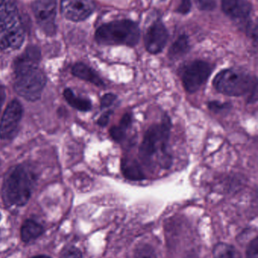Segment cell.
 <instances>
[{"label": "cell", "mask_w": 258, "mask_h": 258, "mask_svg": "<svg viewBox=\"0 0 258 258\" xmlns=\"http://www.w3.org/2000/svg\"><path fill=\"white\" fill-rule=\"evenodd\" d=\"M171 126V119L166 116L161 123L154 124L148 128L139 146V155L142 162L149 164L154 155L160 152V166L165 169L171 166L172 158L168 153Z\"/></svg>", "instance_id": "obj_1"}, {"label": "cell", "mask_w": 258, "mask_h": 258, "mask_svg": "<svg viewBox=\"0 0 258 258\" xmlns=\"http://www.w3.org/2000/svg\"><path fill=\"white\" fill-rule=\"evenodd\" d=\"M24 28L15 0H0V48L17 49L24 40Z\"/></svg>", "instance_id": "obj_2"}, {"label": "cell", "mask_w": 258, "mask_h": 258, "mask_svg": "<svg viewBox=\"0 0 258 258\" xmlns=\"http://www.w3.org/2000/svg\"><path fill=\"white\" fill-rule=\"evenodd\" d=\"M139 24L129 19L117 20L100 26L95 39L103 45H126L134 47L140 39Z\"/></svg>", "instance_id": "obj_3"}, {"label": "cell", "mask_w": 258, "mask_h": 258, "mask_svg": "<svg viewBox=\"0 0 258 258\" xmlns=\"http://www.w3.org/2000/svg\"><path fill=\"white\" fill-rule=\"evenodd\" d=\"M33 178L31 173L22 165L9 172L3 186V197L8 206H23L31 196Z\"/></svg>", "instance_id": "obj_4"}, {"label": "cell", "mask_w": 258, "mask_h": 258, "mask_svg": "<svg viewBox=\"0 0 258 258\" xmlns=\"http://www.w3.org/2000/svg\"><path fill=\"white\" fill-rule=\"evenodd\" d=\"M215 89L220 93L230 97H239L251 94L257 89V79L240 70L224 69L220 71L213 80Z\"/></svg>", "instance_id": "obj_5"}, {"label": "cell", "mask_w": 258, "mask_h": 258, "mask_svg": "<svg viewBox=\"0 0 258 258\" xmlns=\"http://www.w3.org/2000/svg\"><path fill=\"white\" fill-rule=\"evenodd\" d=\"M45 83V74L37 68L15 77L14 89L24 99L35 101L40 98Z\"/></svg>", "instance_id": "obj_6"}, {"label": "cell", "mask_w": 258, "mask_h": 258, "mask_svg": "<svg viewBox=\"0 0 258 258\" xmlns=\"http://www.w3.org/2000/svg\"><path fill=\"white\" fill-rule=\"evenodd\" d=\"M209 62L195 60L185 65L182 71V83L186 92L195 93L208 81L212 73Z\"/></svg>", "instance_id": "obj_7"}, {"label": "cell", "mask_w": 258, "mask_h": 258, "mask_svg": "<svg viewBox=\"0 0 258 258\" xmlns=\"http://www.w3.org/2000/svg\"><path fill=\"white\" fill-rule=\"evenodd\" d=\"M33 11L36 22L46 34L53 35L56 32V0H36Z\"/></svg>", "instance_id": "obj_8"}, {"label": "cell", "mask_w": 258, "mask_h": 258, "mask_svg": "<svg viewBox=\"0 0 258 258\" xmlns=\"http://www.w3.org/2000/svg\"><path fill=\"white\" fill-rule=\"evenodd\" d=\"M169 39V33L161 20L154 21L147 30L144 37L145 49L151 54L162 52Z\"/></svg>", "instance_id": "obj_9"}, {"label": "cell", "mask_w": 258, "mask_h": 258, "mask_svg": "<svg viewBox=\"0 0 258 258\" xmlns=\"http://www.w3.org/2000/svg\"><path fill=\"white\" fill-rule=\"evenodd\" d=\"M22 113V106L17 100L9 103L0 122V138L9 139L14 136L18 130Z\"/></svg>", "instance_id": "obj_10"}, {"label": "cell", "mask_w": 258, "mask_h": 258, "mask_svg": "<svg viewBox=\"0 0 258 258\" xmlns=\"http://www.w3.org/2000/svg\"><path fill=\"white\" fill-rule=\"evenodd\" d=\"M95 10V5L91 0H62L61 11L62 15L71 21H84Z\"/></svg>", "instance_id": "obj_11"}, {"label": "cell", "mask_w": 258, "mask_h": 258, "mask_svg": "<svg viewBox=\"0 0 258 258\" xmlns=\"http://www.w3.org/2000/svg\"><path fill=\"white\" fill-rule=\"evenodd\" d=\"M40 58V51L37 47H28L14 63L15 77L39 68Z\"/></svg>", "instance_id": "obj_12"}, {"label": "cell", "mask_w": 258, "mask_h": 258, "mask_svg": "<svg viewBox=\"0 0 258 258\" xmlns=\"http://www.w3.org/2000/svg\"><path fill=\"white\" fill-rule=\"evenodd\" d=\"M221 9L231 19L246 21L251 15L252 6L248 0H222Z\"/></svg>", "instance_id": "obj_13"}, {"label": "cell", "mask_w": 258, "mask_h": 258, "mask_svg": "<svg viewBox=\"0 0 258 258\" xmlns=\"http://www.w3.org/2000/svg\"><path fill=\"white\" fill-rule=\"evenodd\" d=\"M121 170L123 176L131 181H141L146 179L142 166L136 159L123 158L121 162Z\"/></svg>", "instance_id": "obj_14"}, {"label": "cell", "mask_w": 258, "mask_h": 258, "mask_svg": "<svg viewBox=\"0 0 258 258\" xmlns=\"http://www.w3.org/2000/svg\"><path fill=\"white\" fill-rule=\"evenodd\" d=\"M72 74L74 77L89 82L98 87L105 86L104 82L100 78L96 72L87 65L83 63H77L73 67Z\"/></svg>", "instance_id": "obj_15"}, {"label": "cell", "mask_w": 258, "mask_h": 258, "mask_svg": "<svg viewBox=\"0 0 258 258\" xmlns=\"http://www.w3.org/2000/svg\"><path fill=\"white\" fill-rule=\"evenodd\" d=\"M190 50L189 37L186 34H182L176 39L170 47L168 57L171 60H177L186 55Z\"/></svg>", "instance_id": "obj_16"}, {"label": "cell", "mask_w": 258, "mask_h": 258, "mask_svg": "<svg viewBox=\"0 0 258 258\" xmlns=\"http://www.w3.org/2000/svg\"><path fill=\"white\" fill-rule=\"evenodd\" d=\"M43 232V227L40 224L33 220H27L21 227V240L24 242H31L39 237Z\"/></svg>", "instance_id": "obj_17"}, {"label": "cell", "mask_w": 258, "mask_h": 258, "mask_svg": "<svg viewBox=\"0 0 258 258\" xmlns=\"http://www.w3.org/2000/svg\"><path fill=\"white\" fill-rule=\"evenodd\" d=\"M64 96L71 107L80 110V111L87 112L92 108V104L89 100L78 98L74 95L71 89H65L64 91Z\"/></svg>", "instance_id": "obj_18"}, {"label": "cell", "mask_w": 258, "mask_h": 258, "mask_svg": "<svg viewBox=\"0 0 258 258\" xmlns=\"http://www.w3.org/2000/svg\"><path fill=\"white\" fill-rule=\"evenodd\" d=\"M213 254L215 258H241L240 254L235 247L224 242L215 245Z\"/></svg>", "instance_id": "obj_19"}, {"label": "cell", "mask_w": 258, "mask_h": 258, "mask_svg": "<svg viewBox=\"0 0 258 258\" xmlns=\"http://www.w3.org/2000/svg\"><path fill=\"white\" fill-rule=\"evenodd\" d=\"M136 258H156V253L151 246L148 245H139L135 251Z\"/></svg>", "instance_id": "obj_20"}, {"label": "cell", "mask_w": 258, "mask_h": 258, "mask_svg": "<svg viewBox=\"0 0 258 258\" xmlns=\"http://www.w3.org/2000/svg\"><path fill=\"white\" fill-rule=\"evenodd\" d=\"M209 110L215 113H221L227 111L231 108V104L230 103H222L218 101H212L208 104Z\"/></svg>", "instance_id": "obj_21"}, {"label": "cell", "mask_w": 258, "mask_h": 258, "mask_svg": "<svg viewBox=\"0 0 258 258\" xmlns=\"http://www.w3.org/2000/svg\"><path fill=\"white\" fill-rule=\"evenodd\" d=\"M126 132H127V130L121 127V125H116V126L111 128L109 133H110L111 138L115 142L120 143L124 141L126 136Z\"/></svg>", "instance_id": "obj_22"}, {"label": "cell", "mask_w": 258, "mask_h": 258, "mask_svg": "<svg viewBox=\"0 0 258 258\" xmlns=\"http://www.w3.org/2000/svg\"><path fill=\"white\" fill-rule=\"evenodd\" d=\"M60 258H82V253L76 247L67 246L61 252Z\"/></svg>", "instance_id": "obj_23"}, {"label": "cell", "mask_w": 258, "mask_h": 258, "mask_svg": "<svg viewBox=\"0 0 258 258\" xmlns=\"http://www.w3.org/2000/svg\"><path fill=\"white\" fill-rule=\"evenodd\" d=\"M197 7L201 11L210 12L216 8V0H195Z\"/></svg>", "instance_id": "obj_24"}, {"label": "cell", "mask_w": 258, "mask_h": 258, "mask_svg": "<svg viewBox=\"0 0 258 258\" xmlns=\"http://www.w3.org/2000/svg\"><path fill=\"white\" fill-rule=\"evenodd\" d=\"M116 95L113 93H108L103 95L100 100V105H101V109L107 108V107H111L112 104L115 103L117 100Z\"/></svg>", "instance_id": "obj_25"}, {"label": "cell", "mask_w": 258, "mask_h": 258, "mask_svg": "<svg viewBox=\"0 0 258 258\" xmlns=\"http://www.w3.org/2000/svg\"><path fill=\"white\" fill-rule=\"evenodd\" d=\"M191 9H192V2H191V0H181L176 12L177 13L185 15L190 12Z\"/></svg>", "instance_id": "obj_26"}, {"label": "cell", "mask_w": 258, "mask_h": 258, "mask_svg": "<svg viewBox=\"0 0 258 258\" xmlns=\"http://www.w3.org/2000/svg\"><path fill=\"white\" fill-rule=\"evenodd\" d=\"M247 258H258V241L257 238L248 245L247 249Z\"/></svg>", "instance_id": "obj_27"}, {"label": "cell", "mask_w": 258, "mask_h": 258, "mask_svg": "<svg viewBox=\"0 0 258 258\" xmlns=\"http://www.w3.org/2000/svg\"><path fill=\"white\" fill-rule=\"evenodd\" d=\"M112 113H113L112 110H109V111L103 113V114L100 116L98 121H97V124H98L99 126L106 127V125L109 124V119H110V116H112Z\"/></svg>", "instance_id": "obj_28"}, {"label": "cell", "mask_w": 258, "mask_h": 258, "mask_svg": "<svg viewBox=\"0 0 258 258\" xmlns=\"http://www.w3.org/2000/svg\"><path fill=\"white\" fill-rule=\"evenodd\" d=\"M132 124V115L130 113H127L123 116L121 118V121H120L119 125H121L123 128H125L127 130L130 128V125Z\"/></svg>", "instance_id": "obj_29"}, {"label": "cell", "mask_w": 258, "mask_h": 258, "mask_svg": "<svg viewBox=\"0 0 258 258\" xmlns=\"http://www.w3.org/2000/svg\"><path fill=\"white\" fill-rule=\"evenodd\" d=\"M5 99H6V90L3 86H0V111H1Z\"/></svg>", "instance_id": "obj_30"}, {"label": "cell", "mask_w": 258, "mask_h": 258, "mask_svg": "<svg viewBox=\"0 0 258 258\" xmlns=\"http://www.w3.org/2000/svg\"><path fill=\"white\" fill-rule=\"evenodd\" d=\"M32 258H51V257H48V256H45V255H38V256H35V257H33Z\"/></svg>", "instance_id": "obj_31"}, {"label": "cell", "mask_w": 258, "mask_h": 258, "mask_svg": "<svg viewBox=\"0 0 258 258\" xmlns=\"http://www.w3.org/2000/svg\"><path fill=\"white\" fill-rule=\"evenodd\" d=\"M0 219H1V215H0Z\"/></svg>", "instance_id": "obj_32"}]
</instances>
